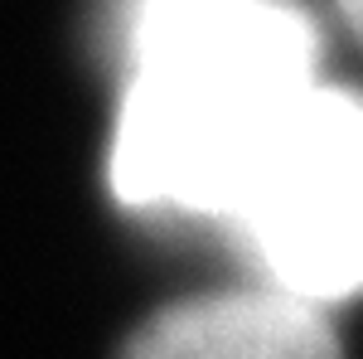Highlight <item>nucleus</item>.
<instances>
[{
  "label": "nucleus",
  "mask_w": 363,
  "mask_h": 359,
  "mask_svg": "<svg viewBox=\"0 0 363 359\" xmlns=\"http://www.w3.org/2000/svg\"><path fill=\"white\" fill-rule=\"evenodd\" d=\"M335 10H339V20L349 25V34L363 44V0H335Z\"/></svg>",
  "instance_id": "4"
},
{
  "label": "nucleus",
  "mask_w": 363,
  "mask_h": 359,
  "mask_svg": "<svg viewBox=\"0 0 363 359\" xmlns=\"http://www.w3.org/2000/svg\"><path fill=\"white\" fill-rule=\"evenodd\" d=\"M126 63L112 185L131 209L233 219L320 63L296 0H112Z\"/></svg>",
  "instance_id": "1"
},
{
  "label": "nucleus",
  "mask_w": 363,
  "mask_h": 359,
  "mask_svg": "<svg viewBox=\"0 0 363 359\" xmlns=\"http://www.w3.org/2000/svg\"><path fill=\"white\" fill-rule=\"evenodd\" d=\"M126 359H339V340L315 301L262 286L155 316Z\"/></svg>",
  "instance_id": "3"
},
{
  "label": "nucleus",
  "mask_w": 363,
  "mask_h": 359,
  "mask_svg": "<svg viewBox=\"0 0 363 359\" xmlns=\"http://www.w3.org/2000/svg\"><path fill=\"white\" fill-rule=\"evenodd\" d=\"M228 223L267 286L315 306L363 291V97L310 87L257 161Z\"/></svg>",
  "instance_id": "2"
}]
</instances>
